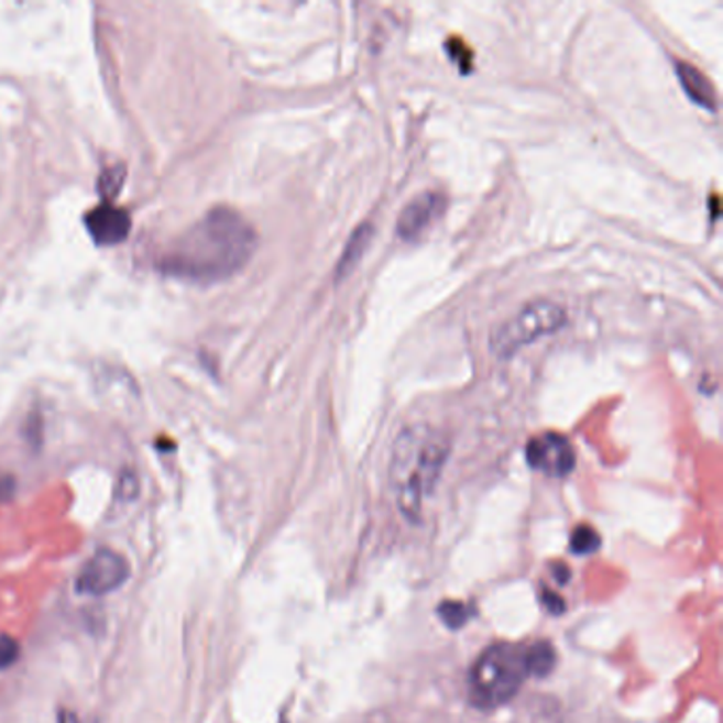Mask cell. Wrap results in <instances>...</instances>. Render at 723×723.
<instances>
[{
	"label": "cell",
	"instance_id": "1",
	"mask_svg": "<svg viewBox=\"0 0 723 723\" xmlns=\"http://www.w3.org/2000/svg\"><path fill=\"white\" fill-rule=\"evenodd\" d=\"M255 249L253 226L233 208L219 206L174 242L160 267L176 278L217 283L240 272Z\"/></svg>",
	"mask_w": 723,
	"mask_h": 723
},
{
	"label": "cell",
	"instance_id": "2",
	"mask_svg": "<svg viewBox=\"0 0 723 723\" xmlns=\"http://www.w3.org/2000/svg\"><path fill=\"white\" fill-rule=\"evenodd\" d=\"M448 452L446 437L427 427H412L397 437L391 461V486L407 521H420L423 505L434 492Z\"/></svg>",
	"mask_w": 723,
	"mask_h": 723
},
{
	"label": "cell",
	"instance_id": "3",
	"mask_svg": "<svg viewBox=\"0 0 723 723\" xmlns=\"http://www.w3.org/2000/svg\"><path fill=\"white\" fill-rule=\"evenodd\" d=\"M533 675L528 647L496 643L489 647L469 672V698L475 706L494 709L510 702Z\"/></svg>",
	"mask_w": 723,
	"mask_h": 723
},
{
	"label": "cell",
	"instance_id": "4",
	"mask_svg": "<svg viewBox=\"0 0 723 723\" xmlns=\"http://www.w3.org/2000/svg\"><path fill=\"white\" fill-rule=\"evenodd\" d=\"M567 325V313L560 304L550 299H535L518 310L512 319L499 325L492 333V350L507 359L526 344L550 336Z\"/></svg>",
	"mask_w": 723,
	"mask_h": 723
},
{
	"label": "cell",
	"instance_id": "5",
	"mask_svg": "<svg viewBox=\"0 0 723 723\" xmlns=\"http://www.w3.org/2000/svg\"><path fill=\"white\" fill-rule=\"evenodd\" d=\"M130 579V562L119 551H96L77 576V592L86 596H107Z\"/></svg>",
	"mask_w": 723,
	"mask_h": 723
},
{
	"label": "cell",
	"instance_id": "6",
	"mask_svg": "<svg viewBox=\"0 0 723 723\" xmlns=\"http://www.w3.org/2000/svg\"><path fill=\"white\" fill-rule=\"evenodd\" d=\"M526 461L550 478H565L576 467V450L571 441L560 434H541L526 446Z\"/></svg>",
	"mask_w": 723,
	"mask_h": 723
},
{
	"label": "cell",
	"instance_id": "7",
	"mask_svg": "<svg viewBox=\"0 0 723 723\" xmlns=\"http://www.w3.org/2000/svg\"><path fill=\"white\" fill-rule=\"evenodd\" d=\"M86 228L98 244L111 247V244H119L128 238L130 228H132V219H130L128 210L105 202L87 212Z\"/></svg>",
	"mask_w": 723,
	"mask_h": 723
},
{
	"label": "cell",
	"instance_id": "8",
	"mask_svg": "<svg viewBox=\"0 0 723 723\" xmlns=\"http://www.w3.org/2000/svg\"><path fill=\"white\" fill-rule=\"evenodd\" d=\"M443 208H446V198L441 194L437 191L420 194L418 198L407 204L404 212L399 215L397 233L404 240H416L431 228V223L443 212Z\"/></svg>",
	"mask_w": 723,
	"mask_h": 723
},
{
	"label": "cell",
	"instance_id": "9",
	"mask_svg": "<svg viewBox=\"0 0 723 723\" xmlns=\"http://www.w3.org/2000/svg\"><path fill=\"white\" fill-rule=\"evenodd\" d=\"M677 75H679V81L686 89V94L694 100L695 105L715 111V107H717L715 87L698 66L688 64V62H677Z\"/></svg>",
	"mask_w": 723,
	"mask_h": 723
},
{
	"label": "cell",
	"instance_id": "10",
	"mask_svg": "<svg viewBox=\"0 0 723 723\" xmlns=\"http://www.w3.org/2000/svg\"><path fill=\"white\" fill-rule=\"evenodd\" d=\"M372 233H374L372 226H370V223H363V226H359V228L354 230V233L350 235L347 249H344V253H342V258H340V263H338V267H336V272H338L340 278L347 276L348 272H352V267L361 261L363 253H365L368 247H370Z\"/></svg>",
	"mask_w": 723,
	"mask_h": 723
},
{
	"label": "cell",
	"instance_id": "11",
	"mask_svg": "<svg viewBox=\"0 0 723 723\" xmlns=\"http://www.w3.org/2000/svg\"><path fill=\"white\" fill-rule=\"evenodd\" d=\"M528 658H530V670L537 677H546L554 668V662H556V656H554L550 643L530 645L528 647Z\"/></svg>",
	"mask_w": 723,
	"mask_h": 723
},
{
	"label": "cell",
	"instance_id": "12",
	"mask_svg": "<svg viewBox=\"0 0 723 723\" xmlns=\"http://www.w3.org/2000/svg\"><path fill=\"white\" fill-rule=\"evenodd\" d=\"M601 548V537H599V533L592 528V526H588V524H581V526H578L576 530H573V535H571V550L576 551V554H592V551H596Z\"/></svg>",
	"mask_w": 723,
	"mask_h": 723
},
{
	"label": "cell",
	"instance_id": "13",
	"mask_svg": "<svg viewBox=\"0 0 723 723\" xmlns=\"http://www.w3.org/2000/svg\"><path fill=\"white\" fill-rule=\"evenodd\" d=\"M437 613H439L441 622L448 628H461V626H464L469 622V617H471L473 611H471L469 605L461 603V601H446Z\"/></svg>",
	"mask_w": 723,
	"mask_h": 723
},
{
	"label": "cell",
	"instance_id": "14",
	"mask_svg": "<svg viewBox=\"0 0 723 723\" xmlns=\"http://www.w3.org/2000/svg\"><path fill=\"white\" fill-rule=\"evenodd\" d=\"M123 168L117 166V168H109L102 173V178H100V194L105 200H111L116 198L121 183H123Z\"/></svg>",
	"mask_w": 723,
	"mask_h": 723
},
{
	"label": "cell",
	"instance_id": "15",
	"mask_svg": "<svg viewBox=\"0 0 723 723\" xmlns=\"http://www.w3.org/2000/svg\"><path fill=\"white\" fill-rule=\"evenodd\" d=\"M20 660V643L9 635H0V670H7Z\"/></svg>",
	"mask_w": 723,
	"mask_h": 723
},
{
	"label": "cell",
	"instance_id": "16",
	"mask_svg": "<svg viewBox=\"0 0 723 723\" xmlns=\"http://www.w3.org/2000/svg\"><path fill=\"white\" fill-rule=\"evenodd\" d=\"M119 494L125 501H132L139 494V480L132 473H123L119 480Z\"/></svg>",
	"mask_w": 723,
	"mask_h": 723
},
{
	"label": "cell",
	"instance_id": "17",
	"mask_svg": "<svg viewBox=\"0 0 723 723\" xmlns=\"http://www.w3.org/2000/svg\"><path fill=\"white\" fill-rule=\"evenodd\" d=\"M15 494V480L9 475H0V503L9 501Z\"/></svg>",
	"mask_w": 723,
	"mask_h": 723
},
{
	"label": "cell",
	"instance_id": "18",
	"mask_svg": "<svg viewBox=\"0 0 723 723\" xmlns=\"http://www.w3.org/2000/svg\"><path fill=\"white\" fill-rule=\"evenodd\" d=\"M59 723H79V720H77V715L70 713V711H62V713H59Z\"/></svg>",
	"mask_w": 723,
	"mask_h": 723
}]
</instances>
